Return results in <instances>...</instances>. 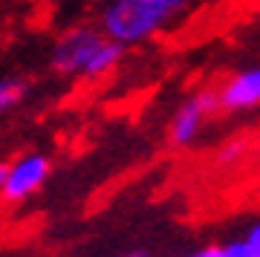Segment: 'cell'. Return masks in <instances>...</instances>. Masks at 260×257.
I'll return each instance as SVG.
<instances>
[{"instance_id": "1", "label": "cell", "mask_w": 260, "mask_h": 257, "mask_svg": "<svg viewBox=\"0 0 260 257\" xmlns=\"http://www.w3.org/2000/svg\"><path fill=\"white\" fill-rule=\"evenodd\" d=\"M124 46L110 41L99 26H73L55 41L49 64L58 75L99 81L119 67Z\"/></svg>"}, {"instance_id": "2", "label": "cell", "mask_w": 260, "mask_h": 257, "mask_svg": "<svg viewBox=\"0 0 260 257\" xmlns=\"http://www.w3.org/2000/svg\"><path fill=\"white\" fill-rule=\"evenodd\" d=\"M191 0H107L99 15V29L121 46H136L156 38Z\"/></svg>"}, {"instance_id": "3", "label": "cell", "mask_w": 260, "mask_h": 257, "mask_svg": "<svg viewBox=\"0 0 260 257\" xmlns=\"http://www.w3.org/2000/svg\"><path fill=\"white\" fill-rule=\"evenodd\" d=\"M52 162L44 153H20L15 162H9V174H6V188H3V202L18 205L29 200L41 185L49 179Z\"/></svg>"}, {"instance_id": "4", "label": "cell", "mask_w": 260, "mask_h": 257, "mask_svg": "<svg viewBox=\"0 0 260 257\" xmlns=\"http://www.w3.org/2000/svg\"><path fill=\"white\" fill-rule=\"evenodd\" d=\"M220 104L223 110H251L260 104V64L246 67L240 73H234L232 78H225L220 87Z\"/></svg>"}, {"instance_id": "5", "label": "cell", "mask_w": 260, "mask_h": 257, "mask_svg": "<svg viewBox=\"0 0 260 257\" xmlns=\"http://www.w3.org/2000/svg\"><path fill=\"white\" fill-rule=\"evenodd\" d=\"M208 119V113H205V107L200 104V99H188L182 107L177 110V116H174V121H171V142L179 147L191 145L197 136H200V127H203V121Z\"/></svg>"}, {"instance_id": "6", "label": "cell", "mask_w": 260, "mask_h": 257, "mask_svg": "<svg viewBox=\"0 0 260 257\" xmlns=\"http://www.w3.org/2000/svg\"><path fill=\"white\" fill-rule=\"evenodd\" d=\"M26 95V81L18 75H3L0 78V116H6L12 107H18Z\"/></svg>"}, {"instance_id": "7", "label": "cell", "mask_w": 260, "mask_h": 257, "mask_svg": "<svg viewBox=\"0 0 260 257\" xmlns=\"http://www.w3.org/2000/svg\"><path fill=\"white\" fill-rule=\"evenodd\" d=\"M223 257H257V251L249 246V240L246 243H232V246L223 248Z\"/></svg>"}, {"instance_id": "8", "label": "cell", "mask_w": 260, "mask_h": 257, "mask_svg": "<svg viewBox=\"0 0 260 257\" xmlns=\"http://www.w3.org/2000/svg\"><path fill=\"white\" fill-rule=\"evenodd\" d=\"M246 147H249L246 142H232V145L220 153V159H223V162H232V159H237L240 153H246Z\"/></svg>"}, {"instance_id": "9", "label": "cell", "mask_w": 260, "mask_h": 257, "mask_svg": "<svg viewBox=\"0 0 260 257\" xmlns=\"http://www.w3.org/2000/svg\"><path fill=\"white\" fill-rule=\"evenodd\" d=\"M249 246L260 254V226H254V229H251V234H249Z\"/></svg>"}, {"instance_id": "10", "label": "cell", "mask_w": 260, "mask_h": 257, "mask_svg": "<svg viewBox=\"0 0 260 257\" xmlns=\"http://www.w3.org/2000/svg\"><path fill=\"white\" fill-rule=\"evenodd\" d=\"M6 174H9V165L0 162V200H3V188H6Z\"/></svg>"}, {"instance_id": "11", "label": "cell", "mask_w": 260, "mask_h": 257, "mask_svg": "<svg viewBox=\"0 0 260 257\" xmlns=\"http://www.w3.org/2000/svg\"><path fill=\"white\" fill-rule=\"evenodd\" d=\"M197 257H223V248H217V246H214V248H205L203 254H197Z\"/></svg>"}, {"instance_id": "12", "label": "cell", "mask_w": 260, "mask_h": 257, "mask_svg": "<svg viewBox=\"0 0 260 257\" xmlns=\"http://www.w3.org/2000/svg\"><path fill=\"white\" fill-rule=\"evenodd\" d=\"M133 257H139V254H133Z\"/></svg>"}, {"instance_id": "13", "label": "cell", "mask_w": 260, "mask_h": 257, "mask_svg": "<svg viewBox=\"0 0 260 257\" xmlns=\"http://www.w3.org/2000/svg\"><path fill=\"white\" fill-rule=\"evenodd\" d=\"M257 257H260V254H257Z\"/></svg>"}]
</instances>
